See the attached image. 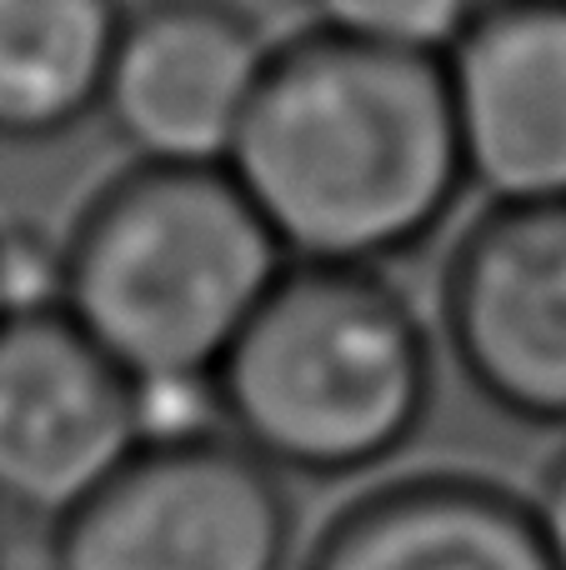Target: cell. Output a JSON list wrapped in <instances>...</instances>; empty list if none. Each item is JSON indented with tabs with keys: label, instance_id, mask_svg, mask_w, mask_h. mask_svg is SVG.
Segmentation results:
<instances>
[{
	"label": "cell",
	"instance_id": "cell-8",
	"mask_svg": "<svg viewBox=\"0 0 566 570\" xmlns=\"http://www.w3.org/2000/svg\"><path fill=\"white\" fill-rule=\"evenodd\" d=\"M441 70L467 186L491 206L566 200V6L487 0Z\"/></svg>",
	"mask_w": 566,
	"mask_h": 570
},
{
	"label": "cell",
	"instance_id": "cell-14",
	"mask_svg": "<svg viewBox=\"0 0 566 570\" xmlns=\"http://www.w3.org/2000/svg\"><path fill=\"white\" fill-rule=\"evenodd\" d=\"M552 6H566V0H552Z\"/></svg>",
	"mask_w": 566,
	"mask_h": 570
},
{
	"label": "cell",
	"instance_id": "cell-7",
	"mask_svg": "<svg viewBox=\"0 0 566 570\" xmlns=\"http://www.w3.org/2000/svg\"><path fill=\"white\" fill-rule=\"evenodd\" d=\"M266 66L271 46L226 0H146L120 20L96 116L136 166L226 170Z\"/></svg>",
	"mask_w": 566,
	"mask_h": 570
},
{
	"label": "cell",
	"instance_id": "cell-6",
	"mask_svg": "<svg viewBox=\"0 0 566 570\" xmlns=\"http://www.w3.org/2000/svg\"><path fill=\"white\" fill-rule=\"evenodd\" d=\"M441 325L481 401L566 431V200L491 206L447 261Z\"/></svg>",
	"mask_w": 566,
	"mask_h": 570
},
{
	"label": "cell",
	"instance_id": "cell-3",
	"mask_svg": "<svg viewBox=\"0 0 566 570\" xmlns=\"http://www.w3.org/2000/svg\"><path fill=\"white\" fill-rule=\"evenodd\" d=\"M431 341L381 271L286 266L211 381L226 435L276 475L391 461L431 411Z\"/></svg>",
	"mask_w": 566,
	"mask_h": 570
},
{
	"label": "cell",
	"instance_id": "cell-4",
	"mask_svg": "<svg viewBox=\"0 0 566 570\" xmlns=\"http://www.w3.org/2000/svg\"><path fill=\"white\" fill-rule=\"evenodd\" d=\"M281 475L231 435L146 441L90 501L50 525L46 570H281Z\"/></svg>",
	"mask_w": 566,
	"mask_h": 570
},
{
	"label": "cell",
	"instance_id": "cell-1",
	"mask_svg": "<svg viewBox=\"0 0 566 570\" xmlns=\"http://www.w3.org/2000/svg\"><path fill=\"white\" fill-rule=\"evenodd\" d=\"M226 176L291 266H391L467 190L447 70L311 30L271 50Z\"/></svg>",
	"mask_w": 566,
	"mask_h": 570
},
{
	"label": "cell",
	"instance_id": "cell-2",
	"mask_svg": "<svg viewBox=\"0 0 566 570\" xmlns=\"http://www.w3.org/2000/svg\"><path fill=\"white\" fill-rule=\"evenodd\" d=\"M286 266L226 170L136 166L80 210L56 305L140 405H211L221 361Z\"/></svg>",
	"mask_w": 566,
	"mask_h": 570
},
{
	"label": "cell",
	"instance_id": "cell-12",
	"mask_svg": "<svg viewBox=\"0 0 566 570\" xmlns=\"http://www.w3.org/2000/svg\"><path fill=\"white\" fill-rule=\"evenodd\" d=\"M531 515H537V531L547 541L552 566L566 570V455L552 465V475L541 481L537 501H531Z\"/></svg>",
	"mask_w": 566,
	"mask_h": 570
},
{
	"label": "cell",
	"instance_id": "cell-9",
	"mask_svg": "<svg viewBox=\"0 0 566 570\" xmlns=\"http://www.w3.org/2000/svg\"><path fill=\"white\" fill-rule=\"evenodd\" d=\"M306 570H557L527 501L471 475H417L331 521Z\"/></svg>",
	"mask_w": 566,
	"mask_h": 570
},
{
	"label": "cell",
	"instance_id": "cell-5",
	"mask_svg": "<svg viewBox=\"0 0 566 570\" xmlns=\"http://www.w3.org/2000/svg\"><path fill=\"white\" fill-rule=\"evenodd\" d=\"M146 445L140 391L60 305L0 321V505L66 521Z\"/></svg>",
	"mask_w": 566,
	"mask_h": 570
},
{
	"label": "cell",
	"instance_id": "cell-10",
	"mask_svg": "<svg viewBox=\"0 0 566 570\" xmlns=\"http://www.w3.org/2000/svg\"><path fill=\"white\" fill-rule=\"evenodd\" d=\"M120 0H0V140L46 146L100 110Z\"/></svg>",
	"mask_w": 566,
	"mask_h": 570
},
{
	"label": "cell",
	"instance_id": "cell-11",
	"mask_svg": "<svg viewBox=\"0 0 566 570\" xmlns=\"http://www.w3.org/2000/svg\"><path fill=\"white\" fill-rule=\"evenodd\" d=\"M316 36L441 60L487 0H301Z\"/></svg>",
	"mask_w": 566,
	"mask_h": 570
},
{
	"label": "cell",
	"instance_id": "cell-13",
	"mask_svg": "<svg viewBox=\"0 0 566 570\" xmlns=\"http://www.w3.org/2000/svg\"><path fill=\"white\" fill-rule=\"evenodd\" d=\"M10 315V305H6V285H0V321H6Z\"/></svg>",
	"mask_w": 566,
	"mask_h": 570
}]
</instances>
